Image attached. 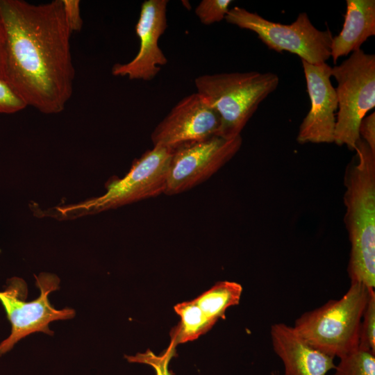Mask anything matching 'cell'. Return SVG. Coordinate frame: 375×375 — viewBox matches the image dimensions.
Returning a JSON list of instances; mask_svg holds the SVG:
<instances>
[{"label":"cell","instance_id":"obj_1","mask_svg":"<svg viewBox=\"0 0 375 375\" xmlns=\"http://www.w3.org/2000/svg\"><path fill=\"white\" fill-rule=\"evenodd\" d=\"M5 31L4 79L42 113L58 114L73 93L72 32L62 0L35 4L0 0Z\"/></svg>","mask_w":375,"mask_h":375},{"label":"cell","instance_id":"obj_2","mask_svg":"<svg viewBox=\"0 0 375 375\" xmlns=\"http://www.w3.org/2000/svg\"><path fill=\"white\" fill-rule=\"evenodd\" d=\"M344 175V222L350 242L351 283L375 288V153L361 138Z\"/></svg>","mask_w":375,"mask_h":375},{"label":"cell","instance_id":"obj_3","mask_svg":"<svg viewBox=\"0 0 375 375\" xmlns=\"http://www.w3.org/2000/svg\"><path fill=\"white\" fill-rule=\"evenodd\" d=\"M171 155L172 149L153 146L134 161L124 177L108 182L103 194L46 209L31 204V210L38 217L71 220L158 196L165 192Z\"/></svg>","mask_w":375,"mask_h":375},{"label":"cell","instance_id":"obj_4","mask_svg":"<svg viewBox=\"0 0 375 375\" xmlns=\"http://www.w3.org/2000/svg\"><path fill=\"white\" fill-rule=\"evenodd\" d=\"M278 83L276 74L254 71L205 74L194 80L197 92L219 117L217 136L228 140L240 135L258 106Z\"/></svg>","mask_w":375,"mask_h":375},{"label":"cell","instance_id":"obj_5","mask_svg":"<svg viewBox=\"0 0 375 375\" xmlns=\"http://www.w3.org/2000/svg\"><path fill=\"white\" fill-rule=\"evenodd\" d=\"M372 290L351 283L340 299L305 312L292 327L316 349L340 358L358 348L361 319Z\"/></svg>","mask_w":375,"mask_h":375},{"label":"cell","instance_id":"obj_6","mask_svg":"<svg viewBox=\"0 0 375 375\" xmlns=\"http://www.w3.org/2000/svg\"><path fill=\"white\" fill-rule=\"evenodd\" d=\"M331 76L337 82L338 109L334 142L354 151L360 139V124L375 106V56L362 49L353 51L332 67Z\"/></svg>","mask_w":375,"mask_h":375},{"label":"cell","instance_id":"obj_7","mask_svg":"<svg viewBox=\"0 0 375 375\" xmlns=\"http://www.w3.org/2000/svg\"><path fill=\"white\" fill-rule=\"evenodd\" d=\"M224 19L229 24L254 32L269 49L278 53L288 51L297 54L301 60L310 64L324 63L331 57L332 33L329 29L317 28L306 12L299 13L292 24H283L235 6L230 8Z\"/></svg>","mask_w":375,"mask_h":375},{"label":"cell","instance_id":"obj_8","mask_svg":"<svg viewBox=\"0 0 375 375\" xmlns=\"http://www.w3.org/2000/svg\"><path fill=\"white\" fill-rule=\"evenodd\" d=\"M40 296L31 301H26L28 294L26 282L21 278L12 277L6 288L0 291V302L11 324V333L0 343V356L10 351L22 338L36 332L53 335L50 322L73 318L76 312L65 308L56 309L49 302V295L59 289L60 278L54 274L41 272L35 276Z\"/></svg>","mask_w":375,"mask_h":375},{"label":"cell","instance_id":"obj_9","mask_svg":"<svg viewBox=\"0 0 375 375\" xmlns=\"http://www.w3.org/2000/svg\"><path fill=\"white\" fill-rule=\"evenodd\" d=\"M241 136L225 139L214 135L172 148L165 194L189 190L215 174L239 151Z\"/></svg>","mask_w":375,"mask_h":375},{"label":"cell","instance_id":"obj_10","mask_svg":"<svg viewBox=\"0 0 375 375\" xmlns=\"http://www.w3.org/2000/svg\"><path fill=\"white\" fill-rule=\"evenodd\" d=\"M167 0H147L142 6L135 33L140 40L136 56L126 63H116L112 67L115 76L131 80H152L167 64V59L158 46V40L167 26Z\"/></svg>","mask_w":375,"mask_h":375},{"label":"cell","instance_id":"obj_11","mask_svg":"<svg viewBox=\"0 0 375 375\" xmlns=\"http://www.w3.org/2000/svg\"><path fill=\"white\" fill-rule=\"evenodd\" d=\"M220 119L197 93L179 101L156 126L151 138L153 146L173 148L181 144L217 135Z\"/></svg>","mask_w":375,"mask_h":375},{"label":"cell","instance_id":"obj_12","mask_svg":"<svg viewBox=\"0 0 375 375\" xmlns=\"http://www.w3.org/2000/svg\"><path fill=\"white\" fill-rule=\"evenodd\" d=\"M301 62L311 106L300 124L297 140L300 144L334 142L338 98L331 82L332 67L326 62Z\"/></svg>","mask_w":375,"mask_h":375},{"label":"cell","instance_id":"obj_13","mask_svg":"<svg viewBox=\"0 0 375 375\" xmlns=\"http://www.w3.org/2000/svg\"><path fill=\"white\" fill-rule=\"evenodd\" d=\"M270 337L274 351L283 363L284 375H326L335 367L333 357L310 345L291 326L274 324Z\"/></svg>","mask_w":375,"mask_h":375},{"label":"cell","instance_id":"obj_14","mask_svg":"<svg viewBox=\"0 0 375 375\" xmlns=\"http://www.w3.org/2000/svg\"><path fill=\"white\" fill-rule=\"evenodd\" d=\"M375 35V1L347 0V11L340 33L333 38L331 57L336 63L342 56L360 49Z\"/></svg>","mask_w":375,"mask_h":375},{"label":"cell","instance_id":"obj_15","mask_svg":"<svg viewBox=\"0 0 375 375\" xmlns=\"http://www.w3.org/2000/svg\"><path fill=\"white\" fill-rule=\"evenodd\" d=\"M174 310L181 317L180 322L170 333L171 342L176 346L196 340L215 324L204 314L194 300L176 304Z\"/></svg>","mask_w":375,"mask_h":375},{"label":"cell","instance_id":"obj_16","mask_svg":"<svg viewBox=\"0 0 375 375\" xmlns=\"http://www.w3.org/2000/svg\"><path fill=\"white\" fill-rule=\"evenodd\" d=\"M242 287L240 283L232 281H220L194 300L214 322L219 319H225V312L231 306L240 303Z\"/></svg>","mask_w":375,"mask_h":375},{"label":"cell","instance_id":"obj_17","mask_svg":"<svg viewBox=\"0 0 375 375\" xmlns=\"http://www.w3.org/2000/svg\"><path fill=\"white\" fill-rule=\"evenodd\" d=\"M332 375H375V353L357 348L340 358Z\"/></svg>","mask_w":375,"mask_h":375},{"label":"cell","instance_id":"obj_18","mask_svg":"<svg viewBox=\"0 0 375 375\" xmlns=\"http://www.w3.org/2000/svg\"><path fill=\"white\" fill-rule=\"evenodd\" d=\"M358 347L375 353V292L372 290L362 314Z\"/></svg>","mask_w":375,"mask_h":375},{"label":"cell","instance_id":"obj_19","mask_svg":"<svg viewBox=\"0 0 375 375\" xmlns=\"http://www.w3.org/2000/svg\"><path fill=\"white\" fill-rule=\"evenodd\" d=\"M176 345L172 342L166 351L161 355L157 356L149 349L144 353H138L134 356H125L129 362H136L149 365L152 367L156 375H171L168 365L170 360L176 354Z\"/></svg>","mask_w":375,"mask_h":375},{"label":"cell","instance_id":"obj_20","mask_svg":"<svg viewBox=\"0 0 375 375\" xmlns=\"http://www.w3.org/2000/svg\"><path fill=\"white\" fill-rule=\"evenodd\" d=\"M231 0H202L195 8V14L204 25H210L225 19Z\"/></svg>","mask_w":375,"mask_h":375},{"label":"cell","instance_id":"obj_21","mask_svg":"<svg viewBox=\"0 0 375 375\" xmlns=\"http://www.w3.org/2000/svg\"><path fill=\"white\" fill-rule=\"evenodd\" d=\"M27 107L12 86L0 77V113L12 114Z\"/></svg>","mask_w":375,"mask_h":375},{"label":"cell","instance_id":"obj_22","mask_svg":"<svg viewBox=\"0 0 375 375\" xmlns=\"http://www.w3.org/2000/svg\"><path fill=\"white\" fill-rule=\"evenodd\" d=\"M64 15L67 26L72 33L79 32L83 27V19L81 15L80 1L62 0Z\"/></svg>","mask_w":375,"mask_h":375},{"label":"cell","instance_id":"obj_23","mask_svg":"<svg viewBox=\"0 0 375 375\" xmlns=\"http://www.w3.org/2000/svg\"><path fill=\"white\" fill-rule=\"evenodd\" d=\"M360 138L375 153V112L365 116L359 126Z\"/></svg>","mask_w":375,"mask_h":375},{"label":"cell","instance_id":"obj_24","mask_svg":"<svg viewBox=\"0 0 375 375\" xmlns=\"http://www.w3.org/2000/svg\"><path fill=\"white\" fill-rule=\"evenodd\" d=\"M5 31L0 17V77L4 78Z\"/></svg>","mask_w":375,"mask_h":375},{"label":"cell","instance_id":"obj_25","mask_svg":"<svg viewBox=\"0 0 375 375\" xmlns=\"http://www.w3.org/2000/svg\"><path fill=\"white\" fill-rule=\"evenodd\" d=\"M272 375H280L278 372H272Z\"/></svg>","mask_w":375,"mask_h":375}]
</instances>
